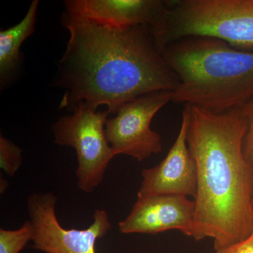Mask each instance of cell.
Segmentation results:
<instances>
[{
    "label": "cell",
    "mask_w": 253,
    "mask_h": 253,
    "mask_svg": "<svg viewBox=\"0 0 253 253\" xmlns=\"http://www.w3.org/2000/svg\"><path fill=\"white\" fill-rule=\"evenodd\" d=\"M194 218V201L186 196L155 195L137 197L129 215L118 226L124 234H157L179 230L192 237Z\"/></svg>",
    "instance_id": "obj_10"
},
{
    "label": "cell",
    "mask_w": 253,
    "mask_h": 253,
    "mask_svg": "<svg viewBox=\"0 0 253 253\" xmlns=\"http://www.w3.org/2000/svg\"><path fill=\"white\" fill-rule=\"evenodd\" d=\"M187 143L197 167L192 238L219 251L253 232V166L244 153L247 123L239 109L217 113L185 105Z\"/></svg>",
    "instance_id": "obj_2"
},
{
    "label": "cell",
    "mask_w": 253,
    "mask_h": 253,
    "mask_svg": "<svg viewBox=\"0 0 253 253\" xmlns=\"http://www.w3.org/2000/svg\"><path fill=\"white\" fill-rule=\"evenodd\" d=\"M38 0H33L21 22L0 32V83L3 87L17 71L21 45L36 30Z\"/></svg>",
    "instance_id": "obj_11"
},
{
    "label": "cell",
    "mask_w": 253,
    "mask_h": 253,
    "mask_svg": "<svg viewBox=\"0 0 253 253\" xmlns=\"http://www.w3.org/2000/svg\"><path fill=\"white\" fill-rule=\"evenodd\" d=\"M35 230L31 221L14 230L0 229V253H20L34 238Z\"/></svg>",
    "instance_id": "obj_12"
},
{
    "label": "cell",
    "mask_w": 253,
    "mask_h": 253,
    "mask_svg": "<svg viewBox=\"0 0 253 253\" xmlns=\"http://www.w3.org/2000/svg\"><path fill=\"white\" fill-rule=\"evenodd\" d=\"M238 109L247 123V131L244 141V155L246 159L253 166V99Z\"/></svg>",
    "instance_id": "obj_14"
},
{
    "label": "cell",
    "mask_w": 253,
    "mask_h": 253,
    "mask_svg": "<svg viewBox=\"0 0 253 253\" xmlns=\"http://www.w3.org/2000/svg\"><path fill=\"white\" fill-rule=\"evenodd\" d=\"M57 199L52 193H36L28 200V211L35 234L33 249L44 253H96L95 244L112 225L104 210L98 209L85 229H68L61 225L56 213Z\"/></svg>",
    "instance_id": "obj_6"
},
{
    "label": "cell",
    "mask_w": 253,
    "mask_h": 253,
    "mask_svg": "<svg viewBox=\"0 0 253 253\" xmlns=\"http://www.w3.org/2000/svg\"><path fill=\"white\" fill-rule=\"evenodd\" d=\"M172 100V91L151 93L128 101L116 116L108 118L106 137L118 156L126 155L141 162L162 151V138L151 124L158 111Z\"/></svg>",
    "instance_id": "obj_7"
},
{
    "label": "cell",
    "mask_w": 253,
    "mask_h": 253,
    "mask_svg": "<svg viewBox=\"0 0 253 253\" xmlns=\"http://www.w3.org/2000/svg\"><path fill=\"white\" fill-rule=\"evenodd\" d=\"M23 163L22 149L10 139L0 136V168L6 174L13 176Z\"/></svg>",
    "instance_id": "obj_13"
},
{
    "label": "cell",
    "mask_w": 253,
    "mask_h": 253,
    "mask_svg": "<svg viewBox=\"0 0 253 253\" xmlns=\"http://www.w3.org/2000/svg\"><path fill=\"white\" fill-rule=\"evenodd\" d=\"M161 54L180 82L173 102L222 113L253 99V51L194 37L174 42Z\"/></svg>",
    "instance_id": "obj_3"
},
{
    "label": "cell",
    "mask_w": 253,
    "mask_h": 253,
    "mask_svg": "<svg viewBox=\"0 0 253 253\" xmlns=\"http://www.w3.org/2000/svg\"><path fill=\"white\" fill-rule=\"evenodd\" d=\"M61 21L69 39L56 80L66 89L61 109L72 111L84 102L94 110L106 105L109 114H115L131 100L179 86V78L158 51L149 26L113 29L64 13Z\"/></svg>",
    "instance_id": "obj_1"
},
{
    "label": "cell",
    "mask_w": 253,
    "mask_h": 253,
    "mask_svg": "<svg viewBox=\"0 0 253 253\" xmlns=\"http://www.w3.org/2000/svg\"><path fill=\"white\" fill-rule=\"evenodd\" d=\"M72 112L51 126L54 142L76 150L78 187L91 193L102 182L111 160L118 156L105 131L109 113L91 109L84 102L78 104Z\"/></svg>",
    "instance_id": "obj_5"
},
{
    "label": "cell",
    "mask_w": 253,
    "mask_h": 253,
    "mask_svg": "<svg viewBox=\"0 0 253 253\" xmlns=\"http://www.w3.org/2000/svg\"><path fill=\"white\" fill-rule=\"evenodd\" d=\"M158 51L184 38H214L253 51V0H179L153 33Z\"/></svg>",
    "instance_id": "obj_4"
},
{
    "label": "cell",
    "mask_w": 253,
    "mask_h": 253,
    "mask_svg": "<svg viewBox=\"0 0 253 253\" xmlns=\"http://www.w3.org/2000/svg\"><path fill=\"white\" fill-rule=\"evenodd\" d=\"M8 182L4 179H2V178H1V184H0V191H1V194H4L5 191H6V189L8 187Z\"/></svg>",
    "instance_id": "obj_16"
},
{
    "label": "cell",
    "mask_w": 253,
    "mask_h": 253,
    "mask_svg": "<svg viewBox=\"0 0 253 253\" xmlns=\"http://www.w3.org/2000/svg\"><path fill=\"white\" fill-rule=\"evenodd\" d=\"M64 4L68 17L119 30L146 26L154 31L168 11V1L160 0H68Z\"/></svg>",
    "instance_id": "obj_8"
},
{
    "label": "cell",
    "mask_w": 253,
    "mask_h": 253,
    "mask_svg": "<svg viewBox=\"0 0 253 253\" xmlns=\"http://www.w3.org/2000/svg\"><path fill=\"white\" fill-rule=\"evenodd\" d=\"M188 118L184 111L180 130L166 157L156 167L141 171L137 197L174 195L196 198L197 167L187 143Z\"/></svg>",
    "instance_id": "obj_9"
},
{
    "label": "cell",
    "mask_w": 253,
    "mask_h": 253,
    "mask_svg": "<svg viewBox=\"0 0 253 253\" xmlns=\"http://www.w3.org/2000/svg\"><path fill=\"white\" fill-rule=\"evenodd\" d=\"M215 253H253V232L246 239L216 251Z\"/></svg>",
    "instance_id": "obj_15"
}]
</instances>
